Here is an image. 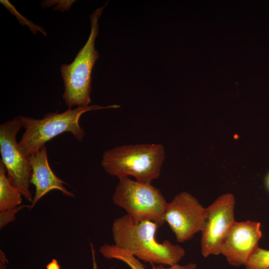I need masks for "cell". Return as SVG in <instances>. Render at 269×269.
Masks as SVG:
<instances>
[{
  "instance_id": "7c38bea8",
  "label": "cell",
  "mask_w": 269,
  "mask_h": 269,
  "mask_svg": "<svg viewBox=\"0 0 269 269\" xmlns=\"http://www.w3.org/2000/svg\"><path fill=\"white\" fill-rule=\"evenodd\" d=\"M99 252L105 258L120 260L131 269H146L135 257L114 245L105 244L100 247Z\"/></svg>"
},
{
  "instance_id": "2e32d148",
  "label": "cell",
  "mask_w": 269,
  "mask_h": 269,
  "mask_svg": "<svg viewBox=\"0 0 269 269\" xmlns=\"http://www.w3.org/2000/svg\"><path fill=\"white\" fill-rule=\"evenodd\" d=\"M151 269H196V265L192 263L184 266L176 264L167 268H165L162 265L155 266L153 265Z\"/></svg>"
},
{
  "instance_id": "277c9868",
  "label": "cell",
  "mask_w": 269,
  "mask_h": 269,
  "mask_svg": "<svg viewBox=\"0 0 269 269\" xmlns=\"http://www.w3.org/2000/svg\"><path fill=\"white\" fill-rule=\"evenodd\" d=\"M105 7V5L97 8L91 15L90 34L74 60L69 64L61 66L64 85L62 98L69 109L73 106H88L91 102V73L99 58L95 40L98 34V20Z\"/></svg>"
},
{
  "instance_id": "e0dca14e",
  "label": "cell",
  "mask_w": 269,
  "mask_h": 269,
  "mask_svg": "<svg viewBox=\"0 0 269 269\" xmlns=\"http://www.w3.org/2000/svg\"><path fill=\"white\" fill-rule=\"evenodd\" d=\"M46 269H60V267L55 259H53L46 266Z\"/></svg>"
},
{
  "instance_id": "8fae6325",
  "label": "cell",
  "mask_w": 269,
  "mask_h": 269,
  "mask_svg": "<svg viewBox=\"0 0 269 269\" xmlns=\"http://www.w3.org/2000/svg\"><path fill=\"white\" fill-rule=\"evenodd\" d=\"M22 194L9 180L6 168L0 160V212L19 206Z\"/></svg>"
},
{
  "instance_id": "7a4b0ae2",
  "label": "cell",
  "mask_w": 269,
  "mask_h": 269,
  "mask_svg": "<svg viewBox=\"0 0 269 269\" xmlns=\"http://www.w3.org/2000/svg\"><path fill=\"white\" fill-rule=\"evenodd\" d=\"M164 159L161 144H130L106 150L101 165L107 173L119 179L133 176L138 182L151 183L160 176Z\"/></svg>"
},
{
  "instance_id": "30bf717a",
  "label": "cell",
  "mask_w": 269,
  "mask_h": 269,
  "mask_svg": "<svg viewBox=\"0 0 269 269\" xmlns=\"http://www.w3.org/2000/svg\"><path fill=\"white\" fill-rule=\"evenodd\" d=\"M29 160L32 170L30 182L35 187L30 209L33 208L41 198L53 190H59L66 196L74 197V194L64 187L65 182L57 177L51 170L45 145L37 152L29 155Z\"/></svg>"
},
{
  "instance_id": "4fadbf2b",
  "label": "cell",
  "mask_w": 269,
  "mask_h": 269,
  "mask_svg": "<svg viewBox=\"0 0 269 269\" xmlns=\"http://www.w3.org/2000/svg\"><path fill=\"white\" fill-rule=\"evenodd\" d=\"M246 269H269V250L258 247L245 265Z\"/></svg>"
},
{
  "instance_id": "5b68a950",
  "label": "cell",
  "mask_w": 269,
  "mask_h": 269,
  "mask_svg": "<svg viewBox=\"0 0 269 269\" xmlns=\"http://www.w3.org/2000/svg\"><path fill=\"white\" fill-rule=\"evenodd\" d=\"M113 195L114 203L123 208L134 222L152 221L161 227L168 202L160 190L151 183L123 177Z\"/></svg>"
},
{
  "instance_id": "9c48e42d",
  "label": "cell",
  "mask_w": 269,
  "mask_h": 269,
  "mask_svg": "<svg viewBox=\"0 0 269 269\" xmlns=\"http://www.w3.org/2000/svg\"><path fill=\"white\" fill-rule=\"evenodd\" d=\"M262 237L260 222L236 221L224 242L221 254L233 266H245L259 247L258 243Z\"/></svg>"
},
{
  "instance_id": "ac0fdd59",
  "label": "cell",
  "mask_w": 269,
  "mask_h": 269,
  "mask_svg": "<svg viewBox=\"0 0 269 269\" xmlns=\"http://www.w3.org/2000/svg\"><path fill=\"white\" fill-rule=\"evenodd\" d=\"M0 269H5L6 258L4 253L0 251Z\"/></svg>"
},
{
  "instance_id": "8992f818",
  "label": "cell",
  "mask_w": 269,
  "mask_h": 269,
  "mask_svg": "<svg viewBox=\"0 0 269 269\" xmlns=\"http://www.w3.org/2000/svg\"><path fill=\"white\" fill-rule=\"evenodd\" d=\"M22 123L20 116L0 125V151L10 181L19 190L22 196L32 202L29 190L32 170L29 156L16 141V135Z\"/></svg>"
},
{
  "instance_id": "3957f363",
  "label": "cell",
  "mask_w": 269,
  "mask_h": 269,
  "mask_svg": "<svg viewBox=\"0 0 269 269\" xmlns=\"http://www.w3.org/2000/svg\"><path fill=\"white\" fill-rule=\"evenodd\" d=\"M119 107L118 105L78 107L74 109L69 108L61 113H48L40 119L21 116L24 132L18 144L25 153L29 156L37 152L49 140L65 132L70 133L77 140L82 141L85 132L79 125V120L83 114L93 110Z\"/></svg>"
},
{
  "instance_id": "52a82bcc",
  "label": "cell",
  "mask_w": 269,
  "mask_h": 269,
  "mask_svg": "<svg viewBox=\"0 0 269 269\" xmlns=\"http://www.w3.org/2000/svg\"><path fill=\"white\" fill-rule=\"evenodd\" d=\"M235 205V197L229 193L220 196L206 208L201 239V253L205 258L221 254L224 242L236 222Z\"/></svg>"
},
{
  "instance_id": "ba28073f",
  "label": "cell",
  "mask_w": 269,
  "mask_h": 269,
  "mask_svg": "<svg viewBox=\"0 0 269 269\" xmlns=\"http://www.w3.org/2000/svg\"><path fill=\"white\" fill-rule=\"evenodd\" d=\"M206 208L187 192H182L167 203L164 221L174 234L176 240L183 243L203 229Z\"/></svg>"
},
{
  "instance_id": "d6986e66",
  "label": "cell",
  "mask_w": 269,
  "mask_h": 269,
  "mask_svg": "<svg viewBox=\"0 0 269 269\" xmlns=\"http://www.w3.org/2000/svg\"><path fill=\"white\" fill-rule=\"evenodd\" d=\"M92 251V261H93V269H98L97 263L95 259V250L93 248L91 249Z\"/></svg>"
},
{
  "instance_id": "ffe728a7",
  "label": "cell",
  "mask_w": 269,
  "mask_h": 269,
  "mask_svg": "<svg viewBox=\"0 0 269 269\" xmlns=\"http://www.w3.org/2000/svg\"><path fill=\"white\" fill-rule=\"evenodd\" d=\"M265 183L267 189L269 191V172L268 173L265 177Z\"/></svg>"
},
{
  "instance_id": "5bb4252c",
  "label": "cell",
  "mask_w": 269,
  "mask_h": 269,
  "mask_svg": "<svg viewBox=\"0 0 269 269\" xmlns=\"http://www.w3.org/2000/svg\"><path fill=\"white\" fill-rule=\"evenodd\" d=\"M0 3L17 17L21 25H24L26 24L27 25L33 33L36 34L37 31H39L43 33L45 36L46 35V33L44 29L38 25L34 24L24 17L16 10L14 7L8 0H0Z\"/></svg>"
},
{
  "instance_id": "9a60e30c",
  "label": "cell",
  "mask_w": 269,
  "mask_h": 269,
  "mask_svg": "<svg viewBox=\"0 0 269 269\" xmlns=\"http://www.w3.org/2000/svg\"><path fill=\"white\" fill-rule=\"evenodd\" d=\"M25 207H29L28 205H21L12 209L1 211L0 212V228L4 227L10 222L13 221L15 219V214L21 209Z\"/></svg>"
},
{
  "instance_id": "6da1fadb",
  "label": "cell",
  "mask_w": 269,
  "mask_h": 269,
  "mask_svg": "<svg viewBox=\"0 0 269 269\" xmlns=\"http://www.w3.org/2000/svg\"><path fill=\"white\" fill-rule=\"evenodd\" d=\"M159 227L150 220L134 222L126 214L113 223L114 245L152 265L170 266L178 264L185 255V250L168 240L157 241L156 233Z\"/></svg>"
}]
</instances>
